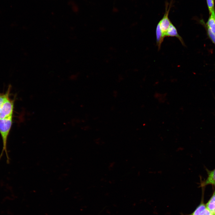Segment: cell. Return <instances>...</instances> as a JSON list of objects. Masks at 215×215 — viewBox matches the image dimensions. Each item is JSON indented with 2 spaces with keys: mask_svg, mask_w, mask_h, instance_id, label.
I'll return each instance as SVG.
<instances>
[{
  "mask_svg": "<svg viewBox=\"0 0 215 215\" xmlns=\"http://www.w3.org/2000/svg\"><path fill=\"white\" fill-rule=\"evenodd\" d=\"M13 116L9 118L0 119V134L2 142L3 147L0 154V160L5 153L7 159V162H10L9 157L7 150V142L8 136L10 131L13 123Z\"/></svg>",
  "mask_w": 215,
  "mask_h": 215,
  "instance_id": "obj_1",
  "label": "cell"
},
{
  "mask_svg": "<svg viewBox=\"0 0 215 215\" xmlns=\"http://www.w3.org/2000/svg\"><path fill=\"white\" fill-rule=\"evenodd\" d=\"M14 108V100L10 97L3 104L0 110V119L13 116Z\"/></svg>",
  "mask_w": 215,
  "mask_h": 215,
  "instance_id": "obj_2",
  "label": "cell"
},
{
  "mask_svg": "<svg viewBox=\"0 0 215 215\" xmlns=\"http://www.w3.org/2000/svg\"><path fill=\"white\" fill-rule=\"evenodd\" d=\"M205 26L208 36L215 45V12L210 14L208 20Z\"/></svg>",
  "mask_w": 215,
  "mask_h": 215,
  "instance_id": "obj_3",
  "label": "cell"
},
{
  "mask_svg": "<svg viewBox=\"0 0 215 215\" xmlns=\"http://www.w3.org/2000/svg\"><path fill=\"white\" fill-rule=\"evenodd\" d=\"M173 0L171 2L168 7V3L165 4V11L164 15L162 19L158 23L159 25L160 29L164 36L165 37V33L169 26L171 23L168 18V14L171 9Z\"/></svg>",
  "mask_w": 215,
  "mask_h": 215,
  "instance_id": "obj_4",
  "label": "cell"
},
{
  "mask_svg": "<svg viewBox=\"0 0 215 215\" xmlns=\"http://www.w3.org/2000/svg\"><path fill=\"white\" fill-rule=\"evenodd\" d=\"M165 37H176L179 40L183 45L185 46L182 38L179 35L176 28L172 23L169 26L165 33Z\"/></svg>",
  "mask_w": 215,
  "mask_h": 215,
  "instance_id": "obj_5",
  "label": "cell"
},
{
  "mask_svg": "<svg viewBox=\"0 0 215 215\" xmlns=\"http://www.w3.org/2000/svg\"><path fill=\"white\" fill-rule=\"evenodd\" d=\"M205 205L211 215H215V188L212 196Z\"/></svg>",
  "mask_w": 215,
  "mask_h": 215,
  "instance_id": "obj_6",
  "label": "cell"
},
{
  "mask_svg": "<svg viewBox=\"0 0 215 215\" xmlns=\"http://www.w3.org/2000/svg\"><path fill=\"white\" fill-rule=\"evenodd\" d=\"M156 43L158 47V50L160 48L161 46L162 43L165 37L160 29L159 25V23L156 26Z\"/></svg>",
  "mask_w": 215,
  "mask_h": 215,
  "instance_id": "obj_7",
  "label": "cell"
},
{
  "mask_svg": "<svg viewBox=\"0 0 215 215\" xmlns=\"http://www.w3.org/2000/svg\"><path fill=\"white\" fill-rule=\"evenodd\" d=\"M208 176L206 179L201 184L202 186L208 185L215 186V169L212 171H208Z\"/></svg>",
  "mask_w": 215,
  "mask_h": 215,
  "instance_id": "obj_8",
  "label": "cell"
},
{
  "mask_svg": "<svg viewBox=\"0 0 215 215\" xmlns=\"http://www.w3.org/2000/svg\"><path fill=\"white\" fill-rule=\"evenodd\" d=\"M11 86H9L7 91L4 93H0V110L1 108L6 99L10 97L11 91Z\"/></svg>",
  "mask_w": 215,
  "mask_h": 215,
  "instance_id": "obj_9",
  "label": "cell"
},
{
  "mask_svg": "<svg viewBox=\"0 0 215 215\" xmlns=\"http://www.w3.org/2000/svg\"><path fill=\"white\" fill-rule=\"evenodd\" d=\"M206 209V205L203 203H201L196 208L191 215H200Z\"/></svg>",
  "mask_w": 215,
  "mask_h": 215,
  "instance_id": "obj_10",
  "label": "cell"
},
{
  "mask_svg": "<svg viewBox=\"0 0 215 215\" xmlns=\"http://www.w3.org/2000/svg\"><path fill=\"white\" fill-rule=\"evenodd\" d=\"M206 2L209 14L215 12L214 0H206Z\"/></svg>",
  "mask_w": 215,
  "mask_h": 215,
  "instance_id": "obj_11",
  "label": "cell"
},
{
  "mask_svg": "<svg viewBox=\"0 0 215 215\" xmlns=\"http://www.w3.org/2000/svg\"><path fill=\"white\" fill-rule=\"evenodd\" d=\"M200 215H211V214L206 208V209Z\"/></svg>",
  "mask_w": 215,
  "mask_h": 215,
  "instance_id": "obj_12",
  "label": "cell"
}]
</instances>
